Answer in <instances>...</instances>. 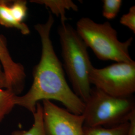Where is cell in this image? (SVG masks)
Here are the masks:
<instances>
[{"mask_svg": "<svg viewBox=\"0 0 135 135\" xmlns=\"http://www.w3.org/2000/svg\"><path fill=\"white\" fill-rule=\"evenodd\" d=\"M31 3L44 5L51 11L52 14L61 18V24L66 23V11L72 10L77 12L78 7L71 0H32Z\"/></svg>", "mask_w": 135, "mask_h": 135, "instance_id": "obj_8", "label": "cell"}, {"mask_svg": "<svg viewBox=\"0 0 135 135\" xmlns=\"http://www.w3.org/2000/svg\"><path fill=\"white\" fill-rule=\"evenodd\" d=\"M76 30L99 60L116 63L134 61L129 53L133 38L131 37L125 42L119 41L117 31L109 22L98 23L89 18L83 17L77 22Z\"/></svg>", "mask_w": 135, "mask_h": 135, "instance_id": "obj_3", "label": "cell"}, {"mask_svg": "<svg viewBox=\"0 0 135 135\" xmlns=\"http://www.w3.org/2000/svg\"><path fill=\"white\" fill-rule=\"evenodd\" d=\"M17 95L8 89L0 88V123L15 106Z\"/></svg>", "mask_w": 135, "mask_h": 135, "instance_id": "obj_12", "label": "cell"}, {"mask_svg": "<svg viewBox=\"0 0 135 135\" xmlns=\"http://www.w3.org/2000/svg\"><path fill=\"white\" fill-rule=\"evenodd\" d=\"M129 122L111 128L84 126V135H126L129 128Z\"/></svg>", "mask_w": 135, "mask_h": 135, "instance_id": "obj_10", "label": "cell"}, {"mask_svg": "<svg viewBox=\"0 0 135 135\" xmlns=\"http://www.w3.org/2000/svg\"><path fill=\"white\" fill-rule=\"evenodd\" d=\"M26 78L24 67L13 60L5 37L0 34V88L18 95L24 89Z\"/></svg>", "mask_w": 135, "mask_h": 135, "instance_id": "obj_7", "label": "cell"}, {"mask_svg": "<svg viewBox=\"0 0 135 135\" xmlns=\"http://www.w3.org/2000/svg\"><path fill=\"white\" fill-rule=\"evenodd\" d=\"M11 1L0 0V24L7 28H15L24 35L30 33V30L25 23H19L15 19L10 10Z\"/></svg>", "mask_w": 135, "mask_h": 135, "instance_id": "obj_9", "label": "cell"}, {"mask_svg": "<svg viewBox=\"0 0 135 135\" xmlns=\"http://www.w3.org/2000/svg\"><path fill=\"white\" fill-rule=\"evenodd\" d=\"M103 2V16L108 20L116 18L120 11L123 1L122 0H104Z\"/></svg>", "mask_w": 135, "mask_h": 135, "instance_id": "obj_14", "label": "cell"}, {"mask_svg": "<svg viewBox=\"0 0 135 135\" xmlns=\"http://www.w3.org/2000/svg\"><path fill=\"white\" fill-rule=\"evenodd\" d=\"M54 23L53 16L50 12L45 23L35 26L41 41V56L33 69L31 87L24 95L16 96L15 104L33 114L40 101L53 100L61 103L73 114L82 115L85 103L68 85L63 65L55 53L51 39Z\"/></svg>", "mask_w": 135, "mask_h": 135, "instance_id": "obj_1", "label": "cell"}, {"mask_svg": "<svg viewBox=\"0 0 135 135\" xmlns=\"http://www.w3.org/2000/svg\"><path fill=\"white\" fill-rule=\"evenodd\" d=\"M120 24L131 30L135 34V6L130 7L129 12L123 15L120 20Z\"/></svg>", "mask_w": 135, "mask_h": 135, "instance_id": "obj_15", "label": "cell"}, {"mask_svg": "<svg viewBox=\"0 0 135 135\" xmlns=\"http://www.w3.org/2000/svg\"><path fill=\"white\" fill-rule=\"evenodd\" d=\"M135 111V98L112 96L96 88L85 103L84 126L111 128L129 121Z\"/></svg>", "mask_w": 135, "mask_h": 135, "instance_id": "obj_4", "label": "cell"}, {"mask_svg": "<svg viewBox=\"0 0 135 135\" xmlns=\"http://www.w3.org/2000/svg\"><path fill=\"white\" fill-rule=\"evenodd\" d=\"M89 80L95 88L112 96H133L135 92V62L115 63L101 69L93 66Z\"/></svg>", "mask_w": 135, "mask_h": 135, "instance_id": "obj_5", "label": "cell"}, {"mask_svg": "<svg viewBox=\"0 0 135 135\" xmlns=\"http://www.w3.org/2000/svg\"><path fill=\"white\" fill-rule=\"evenodd\" d=\"M27 2L24 0H17L12 1V4L9 5L10 10L15 19L19 23H24L27 15Z\"/></svg>", "mask_w": 135, "mask_h": 135, "instance_id": "obj_13", "label": "cell"}, {"mask_svg": "<svg viewBox=\"0 0 135 135\" xmlns=\"http://www.w3.org/2000/svg\"><path fill=\"white\" fill-rule=\"evenodd\" d=\"M44 127L47 135H84V117L76 115L56 105L50 100H43Z\"/></svg>", "mask_w": 135, "mask_h": 135, "instance_id": "obj_6", "label": "cell"}, {"mask_svg": "<svg viewBox=\"0 0 135 135\" xmlns=\"http://www.w3.org/2000/svg\"><path fill=\"white\" fill-rule=\"evenodd\" d=\"M129 122V128L126 135H135V111L132 113Z\"/></svg>", "mask_w": 135, "mask_h": 135, "instance_id": "obj_16", "label": "cell"}, {"mask_svg": "<svg viewBox=\"0 0 135 135\" xmlns=\"http://www.w3.org/2000/svg\"><path fill=\"white\" fill-rule=\"evenodd\" d=\"M34 123L28 130H17L13 132L12 135H47L44 127L42 106L38 103L36 111L33 114Z\"/></svg>", "mask_w": 135, "mask_h": 135, "instance_id": "obj_11", "label": "cell"}, {"mask_svg": "<svg viewBox=\"0 0 135 135\" xmlns=\"http://www.w3.org/2000/svg\"><path fill=\"white\" fill-rule=\"evenodd\" d=\"M58 34L62 49L64 67L73 88V91L85 103L90 96L92 88L89 80L93 66L88 47L76 29L70 25L61 24Z\"/></svg>", "mask_w": 135, "mask_h": 135, "instance_id": "obj_2", "label": "cell"}]
</instances>
